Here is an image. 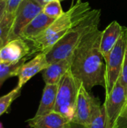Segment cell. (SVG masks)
<instances>
[{"instance_id":"3957f363","label":"cell","mask_w":127,"mask_h":128,"mask_svg":"<svg viewBox=\"0 0 127 128\" xmlns=\"http://www.w3.org/2000/svg\"><path fill=\"white\" fill-rule=\"evenodd\" d=\"M100 15V10H92L85 20L58 40L46 52L48 63L52 64L71 57L82 39L98 28Z\"/></svg>"},{"instance_id":"603a6c76","label":"cell","mask_w":127,"mask_h":128,"mask_svg":"<svg viewBox=\"0 0 127 128\" xmlns=\"http://www.w3.org/2000/svg\"><path fill=\"white\" fill-rule=\"evenodd\" d=\"M6 6H7V1L0 0V20L2 18V16L5 13Z\"/></svg>"},{"instance_id":"4316f807","label":"cell","mask_w":127,"mask_h":128,"mask_svg":"<svg viewBox=\"0 0 127 128\" xmlns=\"http://www.w3.org/2000/svg\"><path fill=\"white\" fill-rule=\"evenodd\" d=\"M6 44V43H5L4 41H2V40H1V41H0V49H1V47H2V46L4 45V44Z\"/></svg>"},{"instance_id":"7a4b0ae2","label":"cell","mask_w":127,"mask_h":128,"mask_svg":"<svg viewBox=\"0 0 127 128\" xmlns=\"http://www.w3.org/2000/svg\"><path fill=\"white\" fill-rule=\"evenodd\" d=\"M91 10L88 2L78 0L63 15L55 19L40 34L29 41L31 44L30 56L36 52L46 53L69 31L85 20Z\"/></svg>"},{"instance_id":"ac0fdd59","label":"cell","mask_w":127,"mask_h":128,"mask_svg":"<svg viewBox=\"0 0 127 128\" xmlns=\"http://www.w3.org/2000/svg\"><path fill=\"white\" fill-rule=\"evenodd\" d=\"M15 13H4L0 20V41L7 43V39L14 20Z\"/></svg>"},{"instance_id":"5b68a950","label":"cell","mask_w":127,"mask_h":128,"mask_svg":"<svg viewBox=\"0 0 127 128\" xmlns=\"http://www.w3.org/2000/svg\"><path fill=\"white\" fill-rule=\"evenodd\" d=\"M127 100L126 89L118 80L112 91L106 95L104 106L106 116V128H123L122 117Z\"/></svg>"},{"instance_id":"484cf974","label":"cell","mask_w":127,"mask_h":128,"mask_svg":"<svg viewBox=\"0 0 127 128\" xmlns=\"http://www.w3.org/2000/svg\"><path fill=\"white\" fill-rule=\"evenodd\" d=\"M34 1H35L36 2H37V3L40 4V5L43 6L46 2H48L50 1V0H34Z\"/></svg>"},{"instance_id":"f546056e","label":"cell","mask_w":127,"mask_h":128,"mask_svg":"<svg viewBox=\"0 0 127 128\" xmlns=\"http://www.w3.org/2000/svg\"><path fill=\"white\" fill-rule=\"evenodd\" d=\"M4 1H7V0H4Z\"/></svg>"},{"instance_id":"8fae6325","label":"cell","mask_w":127,"mask_h":128,"mask_svg":"<svg viewBox=\"0 0 127 128\" xmlns=\"http://www.w3.org/2000/svg\"><path fill=\"white\" fill-rule=\"evenodd\" d=\"M123 28L124 27L117 21H113L103 31L100 41V50L106 64L109 59L111 51L122 33Z\"/></svg>"},{"instance_id":"277c9868","label":"cell","mask_w":127,"mask_h":128,"mask_svg":"<svg viewBox=\"0 0 127 128\" xmlns=\"http://www.w3.org/2000/svg\"><path fill=\"white\" fill-rule=\"evenodd\" d=\"M81 85L82 83L73 75L70 68L58 84L55 111L61 114L70 122L75 115L76 100Z\"/></svg>"},{"instance_id":"8992f818","label":"cell","mask_w":127,"mask_h":128,"mask_svg":"<svg viewBox=\"0 0 127 128\" xmlns=\"http://www.w3.org/2000/svg\"><path fill=\"white\" fill-rule=\"evenodd\" d=\"M127 47V28L124 27L122 33L111 51L106 62V95L109 94L112 91L120 78Z\"/></svg>"},{"instance_id":"7c38bea8","label":"cell","mask_w":127,"mask_h":128,"mask_svg":"<svg viewBox=\"0 0 127 128\" xmlns=\"http://www.w3.org/2000/svg\"><path fill=\"white\" fill-rule=\"evenodd\" d=\"M70 122L61 114L53 111L44 116H34L28 119L27 123L31 128H66Z\"/></svg>"},{"instance_id":"7402d4cb","label":"cell","mask_w":127,"mask_h":128,"mask_svg":"<svg viewBox=\"0 0 127 128\" xmlns=\"http://www.w3.org/2000/svg\"><path fill=\"white\" fill-rule=\"evenodd\" d=\"M23 0H7L6 13H15L18 6Z\"/></svg>"},{"instance_id":"e0dca14e","label":"cell","mask_w":127,"mask_h":128,"mask_svg":"<svg viewBox=\"0 0 127 128\" xmlns=\"http://www.w3.org/2000/svg\"><path fill=\"white\" fill-rule=\"evenodd\" d=\"M42 12H43L46 15L53 19L58 18L64 13L60 0L49 1L43 6Z\"/></svg>"},{"instance_id":"ffe728a7","label":"cell","mask_w":127,"mask_h":128,"mask_svg":"<svg viewBox=\"0 0 127 128\" xmlns=\"http://www.w3.org/2000/svg\"><path fill=\"white\" fill-rule=\"evenodd\" d=\"M87 126L88 128H106V116L104 105L101 106L100 110Z\"/></svg>"},{"instance_id":"f1b7e54d","label":"cell","mask_w":127,"mask_h":128,"mask_svg":"<svg viewBox=\"0 0 127 128\" xmlns=\"http://www.w3.org/2000/svg\"><path fill=\"white\" fill-rule=\"evenodd\" d=\"M60 1H63V0H60Z\"/></svg>"},{"instance_id":"83f0119b","label":"cell","mask_w":127,"mask_h":128,"mask_svg":"<svg viewBox=\"0 0 127 128\" xmlns=\"http://www.w3.org/2000/svg\"><path fill=\"white\" fill-rule=\"evenodd\" d=\"M0 128H3V125H2V123L0 122Z\"/></svg>"},{"instance_id":"30bf717a","label":"cell","mask_w":127,"mask_h":128,"mask_svg":"<svg viewBox=\"0 0 127 128\" xmlns=\"http://www.w3.org/2000/svg\"><path fill=\"white\" fill-rule=\"evenodd\" d=\"M49 65L45 52H40L29 62H25L21 66L17 76L19 78L17 87L22 88L29 80L39 72L43 71Z\"/></svg>"},{"instance_id":"52a82bcc","label":"cell","mask_w":127,"mask_h":128,"mask_svg":"<svg viewBox=\"0 0 127 128\" xmlns=\"http://www.w3.org/2000/svg\"><path fill=\"white\" fill-rule=\"evenodd\" d=\"M43 6L34 0H23L15 11L14 20L9 32L7 42L20 38V34L25 27L40 12Z\"/></svg>"},{"instance_id":"9c48e42d","label":"cell","mask_w":127,"mask_h":128,"mask_svg":"<svg viewBox=\"0 0 127 128\" xmlns=\"http://www.w3.org/2000/svg\"><path fill=\"white\" fill-rule=\"evenodd\" d=\"M31 46L28 43L17 38L7 42L0 49V62L16 63L24 58L30 57Z\"/></svg>"},{"instance_id":"d6986e66","label":"cell","mask_w":127,"mask_h":128,"mask_svg":"<svg viewBox=\"0 0 127 128\" xmlns=\"http://www.w3.org/2000/svg\"><path fill=\"white\" fill-rule=\"evenodd\" d=\"M21 90L22 88H19L16 86L7 94L0 97V116L7 112L13 101L20 95Z\"/></svg>"},{"instance_id":"2e32d148","label":"cell","mask_w":127,"mask_h":128,"mask_svg":"<svg viewBox=\"0 0 127 128\" xmlns=\"http://www.w3.org/2000/svg\"><path fill=\"white\" fill-rule=\"evenodd\" d=\"M28 57L24 58L16 63H1L0 62V88L3 83L10 77L18 76L21 66L25 62Z\"/></svg>"},{"instance_id":"5bb4252c","label":"cell","mask_w":127,"mask_h":128,"mask_svg":"<svg viewBox=\"0 0 127 128\" xmlns=\"http://www.w3.org/2000/svg\"><path fill=\"white\" fill-rule=\"evenodd\" d=\"M72 56L52 64L43 70L42 76L46 84H58L61 78L70 68Z\"/></svg>"},{"instance_id":"6da1fadb","label":"cell","mask_w":127,"mask_h":128,"mask_svg":"<svg viewBox=\"0 0 127 128\" xmlns=\"http://www.w3.org/2000/svg\"><path fill=\"white\" fill-rule=\"evenodd\" d=\"M102 33L97 28L88 34L72 56L71 72L88 92L96 86L106 88V64L100 50Z\"/></svg>"},{"instance_id":"4fadbf2b","label":"cell","mask_w":127,"mask_h":128,"mask_svg":"<svg viewBox=\"0 0 127 128\" xmlns=\"http://www.w3.org/2000/svg\"><path fill=\"white\" fill-rule=\"evenodd\" d=\"M55 20L48 16L43 12H40L25 27L20 34V38L26 41L33 40L46 30Z\"/></svg>"},{"instance_id":"44dd1931","label":"cell","mask_w":127,"mask_h":128,"mask_svg":"<svg viewBox=\"0 0 127 128\" xmlns=\"http://www.w3.org/2000/svg\"><path fill=\"white\" fill-rule=\"evenodd\" d=\"M119 80L121 81V84L126 89V92L127 93V47L126 52H125V56H124V58L122 70L121 72Z\"/></svg>"},{"instance_id":"d4e9b609","label":"cell","mask_w":127,"mask_h":128,"mask_svg":"<svg viewBox=\"0 0 127 128\" xmlns=\"http://www.w3.org/2000/svg\"><path fill=\"white\" fill-rule=\"evenodd\" d=\"M122 121H123V128H125L124 122H127V103H126V106H125V109H124V114H123V117H122Z\"/></svg>"},{"instance_id":"9a60e30c","label":"cell","mask_w":127,"mask_h":128,"mask_svg":"<svg viewBox=\"0 0 127 128\" xmlns=\"http://www.w3.org/2000/svg\"><path fill=\"white\" fill-rule=\"evenodd\" d=\"M58 92L57 84H46L39 107L34 116H41L55 111Z\"/></svg>"},{"instance_id":"ba28073f","label":"cell","mask_w":127,"mask_h":128,"mask_svg":"<svg viewBox=\"0 0 127 128\" xmlns=\"http://www.w3.org/2000/svg\"><path fill=\"white\" fill-rule=\"evenodd\" d=\"M100 100L93 96L82 84L77 97L75 115L71 122L88 125L101 108Z\"/></svg>"},{"instance_id":"cb8c5ba5","label":"cell","mask_w":127,"mask_h":128,"mask_svg":"<svg viewBox=\"0 0 127 128\" xmlns=\"http://www.w3.org/2000/svg\"><path fill=\"white\" fill-rule=\"evenodd\" d=\"M66 128H88L87 125H84V124H81L79 123H76V122H70V123L68 124V125L67 126Z\"/></svg>"}]
</instances>
